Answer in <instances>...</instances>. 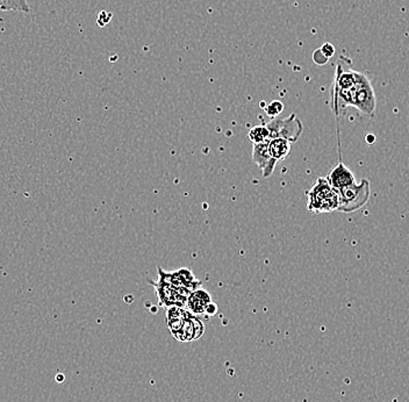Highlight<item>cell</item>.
<instances>
[{
	"label": "cell",
	"instance_id": "obj_1",
	"mask_svg": "<svg viewBox=\"0 0 409 402\" xmlns=\"http://www.w3.org/2000/svg\"><path fill=\"white\" fill-rule=\"evenodd\" d=\"M332 101L335 114H338L340 110L348 108H355L356 110L367 115L373 116L377 99H375V90L372 88L371 81H369L364 73H358L356 81L348 88H333L332 90Z\"/></svg>",
	"mask_w": 409,
	"mask_h": 402
},
{
	"label": "cell",
	"instance_id": "obj_2",
	"mask_svg": "<svg viewBox=\"0 0 409 402\" xmlns=\"http://www.w3.org/2000/svg\"><path fill=\"white\" fill-rule=\"evenodd\" d=\"M307 210L310 213L321 214L338 211L340 197L337 190L325 178H318L313 188L307 191Z\"/></svg>",
	"mask_w": 409,
	"mask_h": 402
},
{
	"label": "cell",
	"instance_id": "obj_3",
	"mask_svg": "<svg viewBox=\"0 0 409 402\" xmlns=\"http://www.w3.org/2000/svg\"><path fill=\"white\" fill-rule=\"evenodd\" d=\"M337 192L340 197L338 212L352 213L367 205L371 196V185L369 180L363 179L360 183L356 181L355 184L347 186Z\"/></svg>",
	"mask_w": 409,
	"mask_h": 402
},
{
	"label": "cell",
	"instance_id": "obj_4",
	"mask_svg": "<svg viewBox=\"0 0 409 402\" xmlns=\"http://www.w3.org/2000/svg\"><path fill=\"white\" fill-rule=\"evenodd\" d=\"M265 127L269 131V141L273 138H285L291 143H295L302 133V123L297 118V115L292 114L286 119L275 118Z\"/></svg>",
	"mask_w": 409,
	"mask_h": 402
},
{
	"label": "cell",
	"instance_id": "obj_5",
	"mask_svg": "<svg viewBox=\"0 0 409 402\" xmlns=\"http://www.w3.org/2000/svg\"><path fill=\"white\" fill-rule=\"evenodd\" d=\"M155 288L158 298V305L165 308L169 307H185L186 306V300L191 292L186 288H178L171 284L165 283L162 280L158 281H150Z\"/></svg>",
	"mask_w": 409,
	"mask_h": 402
},
{
	"label": "cell",
	"instance_id": "obj_6",
	"mask_svg": "<svg viewBox=\"0 0 409 402\" xmlns=\"http://www.w3.org/2000/svg\"><path fill=\"white\" fill-rule=\"evenodd\" d=\"M158 280L171 284L178 288H186L192 292L199 288L201 281L195 278L193 272L190 268H178L176 271L166 272L163 268H158Z\"/></svg>",
	"mask_w": 409,
	"mask_h": 402
},
{
	"label": "cell",
	"instance_id": "obj_7",
	"mask_svg": "<svg viewBox=\"0 0 409 402\" xmlns=\"http://www.w3.org/2000/svg\"><path fill=\"white\" fill-rule=\"evenodd\" d=\"M205 333V325L197 315L190 314L185 318L180 329L173 337L179 342H193L199 340Z\"/></svg>",
	"mask_w": 409,
	"mask_h": 402
},
{
	"label": "cell",
	"instance_id": "obj_8",
	"mask_svg": "<svg viewBox=\"0 0 409 402\" xmlns=\"http://www.w3.org/2000/svg\"><path fill=\"white\" fill-rule=\"evenodd\" d=\"M268 142L255 143L253 146V162L262 170L264 178L272 176L275 165L278 163L270 156Z\"/></svg>",
	"mask_w": 409,
	"mask_h": 402
},
{
	"label": "cell",
	"instance_id": "obj_9",
	"mask_svg": "<svg viewBox=\"0 0 409 402\" xmlns=\"http://www.w3.org/2000/svg\"><path fill=\"white\" fill-rule=\"evenodd\" d=\"M329 184L332 185L335 190L340 191L342 188L355 184L356 178L350 168H347L345 164L340 162L335 168L325 177Z\"/></svg>",
	"mask_w": 409,
	"mask_h": 402
},
{
	"label": "cell",
	"instance_id": "obj_10",
	"mask_svg": "<svg viewBox=\"0 0 409 402\" xmlns=\"http://www.w3.org/2000/svg\"><path fill=\"white\" fill-rule=\"evenodd\" d=\"M210 303L213 301L210 293L203 288H197L188 294L185 308L188 312H191L192 314L198 316V315L206 314L207 307L210 306Z\"/></svg>",
	"mask_w": 409,
	"mask_h": 402
},
{
	"label": "cell",
	"instance_id": "obj_11",
	"mask_svg": "<svg viewBox=\"0 0 409 402\" xmlns=\"http://www.w3.org/2000/svg\"><path fill=\"white\" fill-rule=\"evenodd\" d=\"M191 314L185 307H169L166 308V320H168V327L173 335L180 329L185 318Z\"/></svg>",
	"mask_w": 409,
	"mask_h": 402
},
{
	"label": "cell",
	"instance_id": "obj_12",
	"mask_svg": "<svg viewBox=\"0 0 409 402\" xmlns=\"http://www.w3.org/2000/svg\"><path fill=\"white\" fill-rule=\"evenodd\" d=\"M268 143L270 156L277 162L284 161L291 153L292 143L285 138H273Z\"/></svg>",
	"mask_w": 409,
	"mask_h": 402
},
{
	"label": "cell",
	"instance_id": "obj_13",
	"mask_svg": "<svg viewBox=\"0 0 409 402\" xmlns=\"http://www.w3.org/2000/svg\"><path fill=\"white\" fill-rule=\"evenodd\" d=\"M0 10L5 12H20V13L31 12L28 0H0Z\"/></svg>",
	"mask_w": 409,
	"mask_h": 402
},
{
	"label": "cell",
	"instance_id": "obj_14",
	"mask_svg": "<svg viewBox=\"0 0 409 402\" xmlns=\"http://www.w3.org/2000/svg\"><path fill=\"white\" fill-rule=\"evenodd\" d=\"M249 140L255 143H263L269 141V131L265 126H255L249 131Z\"/></svg>",
	"mask_w": 409,
	"mask_h": 402
},
{
	"label": "cell",
	"instance_id": "obj_15",
	"mask_svg": "<svg viewBox=\"0 0 409 402\" xmlns=\"http://www.w3.org/2000/svg\"><path fill=\"white\" fill-rule=\"evenodd\" d=\"M264 110L270 118L275 119V118H278L282 114V112L284 111V105L280 100H275V101H271L269 105H267Z\"/></svg>",
	"mask_w": 409,
	"mask_h": 402
},
{
	"label": "cell",
	"instance_id": "obj_16",
	"mask_svg": "<svg viewBox=\"0 0 409 402\" xmlns=\"http://www.w3.org/2000/svg\"><path fill=\"white\" fill-rule=\"evenodd\" d=\"M320 51H321L325 58H328L329 60V58H332V56H334V54H335V48H334L332 43H325V45L320 48Z\"/></svg>",
	"mask_w": 409,
	"mask_h": 402
},
{
	"label": "cell",
	"instance_id": "obj_17",
	"mask_svg": "<svg viewBox=\"0 0 409 402\" xmlns=\"http://www.w3.org/2000/svg\"><path fill=\"white\" fill-rule=\"evenodd\" d=\"M314 54L319 55V58H314V61H315V63H318V64H325V63H327V61H328V58H325V56H323V54L320 51V49L317 50Z\"/></svg>",
	"mask_w": 409,
	"mask_h": 402
},
{
	"label": "cell",
	"instance_id": "obj_18",
	"mask_svg": "<svg viewBox=\"0 0 409 402\" xmlns=\"http://www.w3.org/2000/svg\"><path fill=\"white\" fill-rule=\"evenodd\" d=\"M216 312H218V306L214 303H210V306L207 307L206 314L213 316L216 314Z\"/></svg>",
	"mask_w": 409,
	"mask_h": 402
},
{
	"label": "cell",
	"instance_id": "obj_19",
	"mask_svg": "<svg viewBox=\"0 0 409 402\" xmlns=\"http://www.w3.org/2000/svg\"><path fill=\"white\" fill-rule=\"evenodd\" d=\"M63 378H64V375H58V381H63Z\"/></svg>",
	"mask_w": 409,
	"mask_h": 402
}]
</instances>
